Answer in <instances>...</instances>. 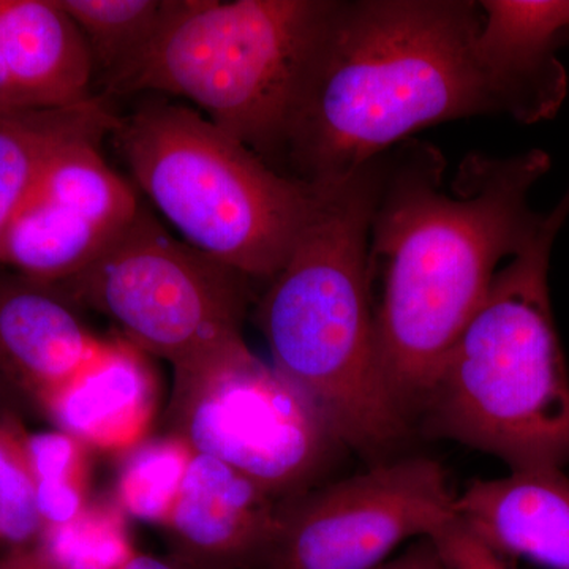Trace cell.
I'll use <instances>...</instances> for the list:
<instances>
[{"label":"cell","mask_w":569,"mask_h":569,"mask_svg":"<svg viewBox=\"0 0 569 569\" xmlns=\"http://www.w3.org/2000/svg\"><path fill=\"white\" fill-rule=\"evenodd\" d=\"M332 0H182L104 97H179L282 173L307 63Z\"/></svg>","instance_id":"cell-6"},{"label":"cell","mask_w":569,"mask_h":569,"mask_svg":"<svg viewBox=\"0 0 569 569\" xmlns=\"http://www.w3.org/2000/svg\"><path fill=\"white\" fill-rule=\"evenodd\" d=\"M383 156L326 186L287 263L258 299L272 365L323 415L340 445L376 456L407 433L378 358L369 234Z\"/></svg>","instance_id":"cell-3"},{"label":"cell","mask_w":569,"mask_h":569,"mask_svg":"<svg viewBox=\"0 0 569 569\" xmlns=\"http://www.w3.org/2000/svg\"><path fill=\"white\" fill-rule=\"evenodd\" d=\"M28 437L17 418L0 411V541L11 548H28L41 535Z\"/></svg>","instance_id":"cell-22"},{"label":"cell","mask_w":569,"mask_h":569,"mask_svg":"<svg viewBox=\"0 0 569 569\" xmlns=\"http://www.w3.org/2000/svg\"><path fill=\"white\" fill-rule=\"evenodd\" d=\"M447 162L427 142L407 140L383 156L369 234L378 358L407 418L425 408L445 359L486 296L501 261L537 238L548 212L529 194L550 170L542 149L509 157L471 153L452 194Z\"/></svg>","instance_id":"cell-1"},{"label":"cell","mask_w":569,"mask_h":569,"mask_svg":"<svg viewBox=\"0 0 569 569\" xmlns=\"http://www.w3.org/2000/svg\"><path fill=\"white\" fill-rule=\"evenodd\" d=\"M102 141L70 142L44 164L0 239V264L32 282L59 287L132 224L140 198L104 160Z\"/></svg>","instance_id":"cell-10"},{"label":"cell","mask_w":569,"mask_h":569,"mask_svg":"<svg viewBox=\"0 0 569 569\" xmlns=\"http://www.w3.org/2000/svg\"><path fill=\"white\" fill-rule=\"evenodd\" d=\"M376 569H441L429 539H421L418 546L408 550L399 559L385 561Z\"/></svg>","instance_id":"cell-25"},{"label":"cell","mask_w":569,"mask_h":569,"mask_svg":"<svg viewBox=\"0 0 569 569\" xmlns=\"http://www.w3.org/2000/svg\"><path fill=\"white\" fill-rule=\"evenodd\" d=\"M436 550L441 569H515L508 557L468 529L459 518L427 538Z\"/></svg>","instance_id":"cell-23"},{"label":"cell","mask_w":569,"mask_h":569,"mask_svg":"<svg viewBox=\"0 0 569 569\" xmlns=\"http://www.w3.org/2000/svg\"><path fill=\"white\" fill-rule=\"evenodd\" d=\"M118 116L104 96L77 107L0 111V239L51 157L70 142L110 137Z\"/></svg>","instance_id":"cell-17"},{"label":"cell","mask_w":569,"mask_h":569,"mask_svg":"<svg viewBox=\"0 0 569 569\" xmlns=\"http://www.w3.org/2000/svg\"><path fill=\"white\" fill-rule=\"evenodd\" d=\"M39 548L61 569H119L134 556L114 498L89 501L77 518L41 530Z\"/></svg>","instance_id":"cell-21"},{"label":"cell","mask_w":569,"mask_h":569,"mask_svg":"<svg viewBox=\"0 0 569 569\" xmlns=\"http://www.w3.org/2000/svg\"><path fill=\"white\" fill-rule=\"evenodd\" d=\"M168 415L194 452L279 501L305 496L340 447L316 403L242 336L176 367Z\"/></svg>","instance_id":"cell-7"},{"label":"cell","mask_w":569,"mask_h":569,"mask_svg":"<svg viewBox=\"0 0 569 569\" xmlns=\"http://www.w3.org/2000/svg\"><path fill=\"white\" fill-rule=\"evenodd\" d=\"M437 460L407 458L284 501L261 569H376L402 542L430 538L458 518Z\"/></svg>","instance_id":"cell-9"},{"label":"cell","mask_w":569,"mask_h":569,"mask_svg":"<svg viewBox=\"0 0 569 569\" xmlns=\"http://www.w3.org/2000/svg\"><path fill=\"white\" fill-rule=\"evenodd\" d=\"M119 569H200L193 565L187 563L178 557L171 556L168 559H157L152 556H142V553H134L132 559L127 561L123 567Z\"/></svg>","instance_id":"cell-27"},{"label":"cell","mask_w":569,"mask_h":569,"mask_svg":"<svg viewBox=\"0 0 569 569\" xmlns=\"http://www.w3.org/2000/svg\"><path fill=\"white\" fill-rule=\"evenodd\" d=\"M24 110L11 81L6 58H3L2 41H0V111Z\"/></svg>","instance_id":"cell-26"},{"label":"cell","mask_w":569,"mask_h":569,"mask_svg":"<svg viewBox=\"0 0 569 569\" xmlns=\"http://www.w3.org/2000/svg\"><path fill=\"white\" fill-rule=\"evenodd\" d=\"M477 50L501 114L549 121L568 97L569 0H481Z\"/></svg>","instance_id":"cell-12"},{"label":"cell","mask_w":569,"mask_h":569,"mask_svg":"<svg viewBox=\"0 0 569 569\" xmlns=\"http://www.w3.org/2000/svg\"><path fill=\"white\" fill-rule=\"evenodd\" d=\"M283 503L220 460L194 452L164 529L174 557L200 569L263 568Z\"/></svg>","instance_id":"cell-11"},{"label":"cell","mask_w":569,"mask_h":569,"mask_svg":"<svg viewBox=\"0 0 569 569\" xmlns=\"http://www.w3.org/2000/svg\"><path fill=\"white\" fill-rule=\"evenodd\" d=\"M80 29L104 91L140 61L182 0H56Z\"/></svg>","instance_id":"cell-18"},{"label":"cell","mask_w":569,"mask_h":569,"mask_svg":"<svg viewBox=\"0 0 569 569\" xmlns=\"http://www.w3.org/2000/svg\"><path fill=\"white\" fill-rule=\"evenodd\" d=\"M73 306L58 288L21 276L0 283V376L37 403L102 346Z\"/></svg>","instance_id":"cell-15"},{"label":"cell","mask_w":569,"mask_h":569,"mask_svg":"<svg viewBox=\"0 0 569 569\" xmlns=\"http://www.w3.org/2000/svg\"><path fill=\"white\" fill-rule=\"evenodd\" d=\"M0 569H61L39 548H11L7 556L0 557Z\"/></svg>","instance_id":"cell-24"},{"label":"cell","mask_w":569,"mask_h":569,"mask_svg":"<svg viewBox=\"0 0 569 569\" xmlns=\"http://www.w3.org/2000/svg\"><path fill=\"white\" fill-rule=\"evenodd\" d=\"M252 284L164 230L141 206L107 252L56 288L73 305L110 318L119 336L176 369L242 336Z\"/></svg>","instance_id":"cell-8"},{"label":"cell","mask_w":569,"mask_h":569,"mask_svg":"<svg viewBox=\"0 0 569 569\" xmlns=\"http://www.w3.org/2000/svg\"><path fill=\"white\" fill-rule=\"evenodd\" d=\"M157 402L159 383L148 355L118 336L103 339L99 351L39 406L58 430L86 447L123 455L146 440Z\"/></svg>","instance_id":"cell-13"},{"label":"cell","mask_w":569,"mask_h":569,"mask_svg":"<svg viewBox=\"0 0 569 569\" xmlns=\"http://www.w3.org/2000/svg\"><path fill=\"white\" fill-rule=\"evenodd\" d=\"M568 219L569 186L537 238L497 272L425 407L437 433L512 471L569 463V370L549 293L550 254Z\"/></svg>","instance_id":"cell-4"},{"label":"cell","mask_w":569,"mask_h":569,"mask_svg":"<svg viewBox=\"0 0 569 569\" xmlns=\"http://www.w3.org/2000/svg\"><path fill=\"white\" fill-rule=\"evenodd\" d=\"M110 137L134 183L182 241L268 283L318 201L189 104L160 96L118 116Z\"/></svg>","instance_id":"cell-5"},{"label":"cell","mask_w":569,"mask_h":569,"mask_svg":"<svg viewBox=\"0 0 569 569\" xmlns=\"http://www.w3.org/2000/svg\"><path fill=\"white\" fill-rule=\"evenodd\" d=\"M0 41L24 110L77 107L92 99L91 51L56 0H0Z\"/></svg>","instance_id":"cell-16"},{"label":"cell","mask_w":569,"mask_h":569,"mask_svg":"<svg viewBox=\"0 0 569 569\" xmlns=\"http://www.w3.org/2000/svg\"><path fill=\"white\" fill-rule=\"evenodd\" d=\"M193 456L176 433L141 441L123 452L112 498L127 518L167 527Z\"/></svg>","instance_id":"cell-19"},{"label":"cell","mask_w":569,"mask_h":569,"mask_svg":"<svg viewBox=\"0 0 569 569\" xmlns=\"http://www.w3.org/2000/svg\"><path fill=\"white\" fill-rule=\"evenodd\" d=\"M473 0H332L296 99L282 173L326 186L410 140L501 114Z\"/></svg>","instance_id":"cell-2"},{"label":"cell","mask_w":569,"mask_h":569,"mask_svg":"<svg viewBox=\"0 0 569 569\" xmlns=\"http://www.w3.org/2000/svg\"><path fill=\"white\" fill-rule=\"evenodd\" d=\"M456 515L508 559L569 569V478L561 468L475 479L456 497Z\"/></svg>","instance_id":"cell-14"},{"label":"cell","mask_w":569,"mask_h":569,"mask_svg":"<svg viewBox=\"0 0 569 569\" xmlns=\"http://www.w3.org/2000/svg\"><path fill=\"white\" fill-rule=\"evenodd\" d=\"M28 443L41 530L70 522L91 501V448L62 430L29 433Z\"/></svg>","instance_id":"cell-20"}]
</instances>
